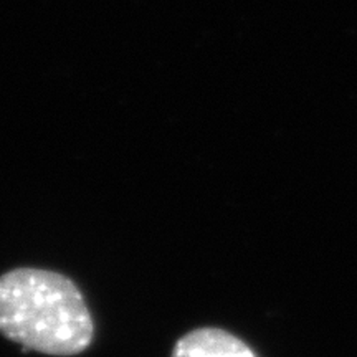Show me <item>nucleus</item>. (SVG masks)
I'll list each match as a JSON object with an SVG mask.
<instances>
[{"instance_id": "1", "label": "nucleus", "mask_w": 357, "mask_h": 357, "mask_svg": "<svg viewBox=\"0 0 357 357\" xmlns=\"http://www.w3.org/2000/svg\"><path fill=\"white\" fill-rule=\"evenodd\" d=\"M0 334L24 351L68 357L88 349L95 321L68 276L15 268L0 276Z\"/></svg>"}, {"instance_id": "2", "label": "nucleus", "mask_w": 357, "mask_h": 357, "mask_svg": "<svg viewBox=\"0 0 357 357\" xmlns=\"http://www.w3.org/2000/svg\"><path fill=\"white\" fill-rule=\"evenodd\" d=\"M171 357H258L247 342L220 328H199L184 334Z\"/></svg>"}]
</instances>
